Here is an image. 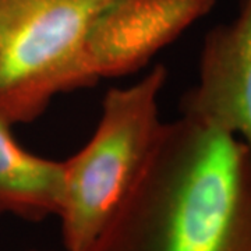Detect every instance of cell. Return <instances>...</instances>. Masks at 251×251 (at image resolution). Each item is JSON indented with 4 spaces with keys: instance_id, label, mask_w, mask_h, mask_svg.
Wrapping results in <instances>:
<instances>
[{
    "instance_id": "3",
    "label": "cell",
    "mask_w": 251,
    "mask_h": 251,
    "mask_svg": "<svg viewBox=\"0 0 251 251\" xmlns=\"http://www.w3.org/2000/svg\"><path fill=\"white\" fill-rule=\"evenodd\" d=\"M112 0H0V116L13 126L94 87L85 41Z\"/></svg>"
},
{
    "instance_id": "7",
    "label": "cell",
    "mask_w": 251,
    "mask_h": 251,
    "mask_svg": "<svg viewBox=\"0 0 251 251\" xmlns=\"http://www.w3.org/2000/svg\"><path fill=\"white\" fill-rule=\"evenodd\" d=\"M29 251H36V250H29Z\"/></svg>"
},
{
    "instance_id": "4",
    "label": "cell",
    "mask_w": 251,
    "mask_h": 251,
    "mask_svg": "<svg viewBox=\"0 0 251 251\" xmlns=\"http://www.w3.org/2000/svg\"><path fill=\"white\" fill-rule=\"evenodd\" d=\"M218 0H112L85 41L94 78L140 72L163 48L206 17Z\"/></svg>"
},
{
    "instance_id": "2",
    "label": "cell",
    "mask_w": 251,
    "mask_h": 251,
    "mask_svg": "<svg viewBox=\"0 0 251 251\" xmlns=\"http://www.w3.org/2000/svg\"><path fill=\"white\" fill-rule=\"evenodd\" d=\"M166 80V67L156 64L134 84L110 88L92 137L63 161L57 219L64 251L90 250L152 159L165 123L159 97Z\"/></svg>"
},
{
    "instance_id": "5",
    "label": "cell",
    "mask_w": 251,
    "mask_h": 251,
    "mask_svg": "<svg viewBox=\"0 0 251 251\" xmlns=\"http://www.w3.org/2000/svg\"><path fill=\"white\" fill-rule=\"evenodd\" d=\"M183 116L236 135L251 152V0L204 36L197 84L180 100Z\"/></svg>"
},
{
    "instance_id": "1",
    "label": "cell",
    "mask_w": 251,
    "mask_h": 251,
    "mask_svg": "<svg viewBox=\"0 0 251 251\" xmlns=\"http://www.w3.org/2000/svg\"><path fill=\"white\" fill-rule=\"evenodd\" d=\"M88 251H251V152L194 117L163 123L148 166Z\"/></svg>"
},
{
    "instance_id": "6",
    "label": "cell",
    "mask_w": 251,
    "mask_h": 251,
    "mask_svg": "<svg viewBox=\"0 0 251 251\" xmlns=\"http://www.w3.org/2000/svg\"><path fill=\"white\" fill-rule=\"evenodd\" d=\"M0 116V215L42 222L59 215L64 191L63 161L29 152Z\"/></svg>"
}]
</instances>
